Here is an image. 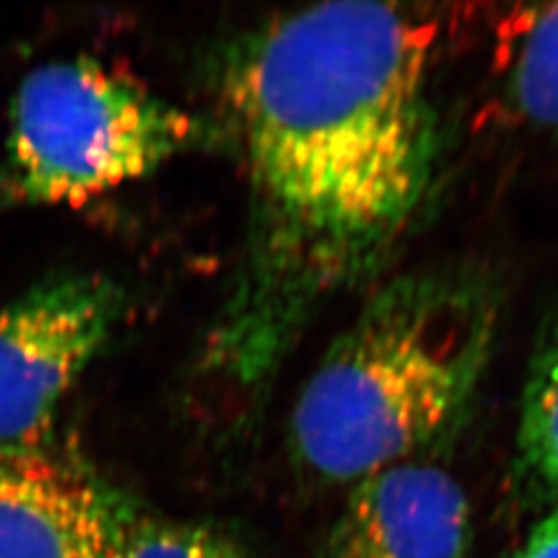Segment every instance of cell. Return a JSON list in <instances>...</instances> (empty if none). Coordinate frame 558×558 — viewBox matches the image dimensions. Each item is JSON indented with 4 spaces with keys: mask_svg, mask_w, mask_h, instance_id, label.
Here are the masks:
<instances>
[{
    "mask_svg": "<svg viewBox=\"0 0 558 558\" xmlns=\"http://www.w3.org/2000/svg\"><path fill=\"white\" fill-rule=\"evenodd\" d=\"M101 515V558H246L234 542L195 523L154 513L108 482Z\"/></svg>",
    "mask_w": 558,
    "mask_h": 558,
    "instance_id": "obj_7",
    "label": "cell"
},
{
    "mask_svg": "<svg viewBox=\"0 0 558 558\" xmlns=\"http://www.w3.org/2000/svg\"><path fill=\"white\" fill-rule=\"evenodd\" d=\"M518 445L527 476L558 490V320L542 339L530 368Z\"/></svg>",
    "mask_w": 558,
    "mask_h": 558,
    "instance_id": "obj_9",
    "label": "cell"
},
{
    "mask_svg": "<svg viewBox=\"0 0 558 558\" xmlns=\"http://www.w3.org/2000/svg\"><path fill=\"white\" fill-rule=\"evenodd\" d=\"M126 308L101 274L50 279L0 308V453L52 445L60 403Z\"/></svg>",
    "mask_w": 558,
    "mask_h": 558,
    "instance_id": "obj_4",
    "label": "cell"
},
{
    "mask_svg": "<svg viewBox=\"0 0 558 558\" xmlns=\"http://www.w3.org/2000/svg\"><path fill=\"white\" fill-rule=\"evenodd\" d=\"M207 137L197 117L100 60L46 62L11 101L0 209L87 205Z\"/></svg>",
    "mask_w": 558,
    "mask_h": 558,
    "instance_id": "obj_3",
    "label": "cell"
},
{
    "mask_svg": "<svg viewBox=\"0 0 558 558\" xmlns=\"http://www.w3.org/2000/svg\"><path fill=\"white\" fill-rule=\"evenodd\" d=\"M509 34L511 104L532 122L558 124V2L523 9Z\"/></svg>",
    "mask_w": 558,
    "mask_h": 558,
    "instance_id": "obj_8",
    "label": "cell"
},
{
    "mask_svg": "<svg viewBox=\"0 0 558 558\" xmlns=\"http://www.w3.org/2000/svg\"><path fill=\"white\" fill-rule=\"evenodd\" d=\"M490 315L468 286L401 278L360 308L302 389L292 414L300 463L356 484L435 439L470 398Z\"/></svg>",
    "mask_w": 558,
    "mask_h": 558,
    "instance_id": "obj_2",
    "label": "cell"
},
{
    "mask_svg": "<svg viewBox=\"0 0 558 558\" xmlns=\"http://www.w3.org/2000/svg\"><path fill=\"white\" fill-rule=\"evenodd\" d=\"M439 27L418 9L327 2L265 21L220 62L248 177L236 281L207 364L265 380L308 320L393 251L433 174Z\"/></svg>",
    "mask_w": 558,
    "mask_h": 558,
    "instance_id": "obj_1",
    "label": "cell"
},
{
    "mask_svg": "<svg viewBox=\"0 0 558 558\" xmlns=\"http://www.w3.org/2000/svg\"><path fill=\"white\" fill-rule=\"evenodd\" d=\"M515 558H558V509L539 521Z\"/></svg>",
    "mask_w": 558,
    "mask_h": 558,
    "instance_id": "obj_10",
    "label": "cell"
},
{
    "mask_svg": "<svg viewBox=\"0 0 558 558\" xmlns=\"http://www.w3.org/2000/svg\"><path fill=\"white\" fill-rule=\"evenodd\" d=\"M104 488L52 445L0 453V558H101Z\"/></svg>",
    "mask_w": 558,
    "mask_h": 558,
    "instance_id": "obj_6",
    "label": "cell"
},
{
    "mask_svg": "<svg viewBox=\"0 0 558 558\" xmlns=\"http://www.w3.org/2000/svg\"><path fill=\"white\" fill-rule=\"evenodd\" d=\"M470 505L439 468L396 463L352 484L325 558H465Z\"/></svg>",
    "mask_w": 558,
    "mask_h": 558,
    "instance_id": "obj_5",
    "label": "cell"
}]
</instances>
